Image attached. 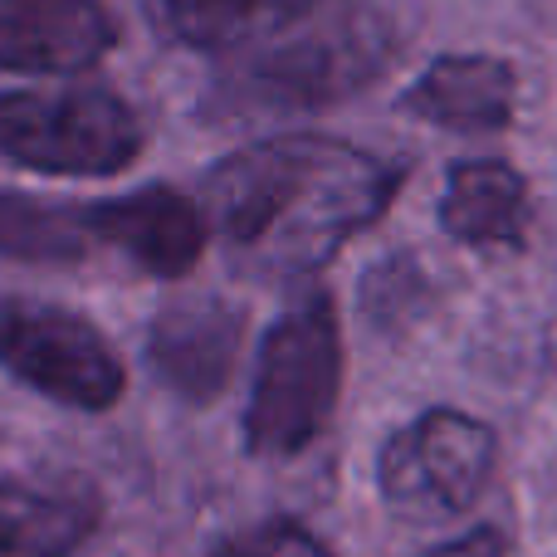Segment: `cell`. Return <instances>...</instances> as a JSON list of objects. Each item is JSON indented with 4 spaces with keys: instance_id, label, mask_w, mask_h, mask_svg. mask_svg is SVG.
I'll return each mask as SVG.
<instances>
[{
    "instance_id": "ba28073f",
    "label": "cell",
    "mask_w": 557,
    "mask_h": 557,
    "mask_svg": "<svg viewBox=\"0 0 557 557\" xmlns=\"http://www.w3.org/2000/svg\"><path fill=\"white\" fill-rule=\"evenodd\" d=\"M113 49V20L98 0H0V69L84 74Z\"/></svg>"
},
{
    "instance_id": "7c38bea8",
    "label": "cell",
    "mask_w": 557,
    "mask_h": 557,
    "mask_svg": "<svg viewBox=\"0 0 557 557\" xmlns=\"http://www.w3.org/2000/svg\"><path fill=\"white\" fill-rule=\"evenodd\" d=\"M318 0H162L172 29L196 49H240L298 25Z\"/></svg>"
},
{
    "instance_id": "3957f363",
    "label": "cell",
    "mask_w": 557,
    "mask_h": 557,
    "mask_svg": "<svg viewBox=\"0 0 557 557\" xmlns=\"http://www.w3.org/2000/svg\"><path fill=\"white\" fill-rule=\"evenodd\" d=\"M133 103L94 84L0 94V157L45 176H113L143 152Z\"/></svg>"
},
{
    "instance_id": "4fadbf2b",
    "label": "cell",
    "mask_w": 557,
    "mask_h": 557,
    "mask_svg": "<svg viewBox=\"0 0 557 557\" xmlns=\"http://www.w3.org/2000/svg\"><path fill=\"white\" fill-rule=\"evenodd\" d=\"M84 509L20 484H0V557H64L84 543Z\"/></svg>"
},
{
    "instance_id": "8992f818",
    "label": "cell",
    "mask_w": 557,
    "mask_h": 557,
    "mask_svg": "<svg viewBox=\"0 0 557 557\" xmlns=\"http://www.w3.org/2000/svg\"><path fill=\"white\" fill-rule=\"evenodd\" d=\"M386 54H392V35L382 20L347 10V15L318 20L308 35H288L274 49L255 54L245 69V88L260 103H333L372 84Z\"/></svg>"
},
{
    "instance_id": "2e32d148",
    "label": "cell",
    "mask_w": 557,
    "mask_h": 557,
    "mask_svg": "<svg viewBox=\"0 0 557 557\" xmlns=\"http://www.w3.org/2000/svg\"><path fill=\"white\" fill-rule=\"evenodd\" d=\"M425 557H509V553H504V539L494 529H470V533H460V539L431 548Z\"/></svg>"
},
{
    "instance_id": "6da1fadb",
    "label": "cell",
    "mask_w": 557,
    "mask_h": 557,
    "mask_svg": "<svg viewBox=\"0 0 557 557\" xmlns=\"http://www.w3.org/2000/svg\"><path fill=\"white\" fill-rule=\"evenodd\" d=\"M401 166L352 143L288 133L225 157L201 186V211L255 270H313L392 206Z\"/></svg>"
},
{
    "instance_id": "5bb4252c",
    "label": "cell",
    "mask_w": 557,
    "mask_h": 557,
    "mask_svg": "<svg viewBox=\"0 0 557 557\" xmlns=\"http://www.w3.org/2000/svg\"><path fill=\"white\" fill-rule=\"evenodd\" d=\"M94 250L88 211H54L0 191V255L15 260H78Z\"/></svg>"
},
{
    "instance_id": "277c9868",
    "label": "cell",
    "mask_w": 557,
    "mask_h": 557,
    "mask_svg": "<svg viewBox=\"0 0 557 557\" xmlns=\"http://www.w3.org/2000/svg\"><path fill=\"white\" fill-rule=\"evenodd\" d=\"M494 474V431L470 411L435 406L382 445L376 484L396 519L441 523L474 509Z\"/></svg>"
},
{
    "instance_id": "9c48e42d",
    "label": "cell",
    "mask_w": 557,
    "mask_h": 557,
    "mask_svg": "<svg viewBox=\"0 0 557 557\" xmlns=\"http://www.w3.org/2000/svg\"><path fill=\"white\" fill-rule=\"evenodd\" d=\"M401 103L411 117L445 133H504L519 108V78H513V64L494 54H441L406 88Z\"/></svg>"
},
{
    "instance_id": "8fae6325",
    "label": "cell",
    "mask_w": 557,
    "mask_h": 557,
    "mask_svg": "<svg viewBox=\"0 0 557 557\" xmlns=\"http://www.w3.org/2000/svg\"><path fill=\"white\" fill-rule=\"evenodd\" d=\"M240 327L215 304H186L166 313L152 333V357L182 396H215L231 376Z\"/></svg>"
},
{
    "instance_id": "30bf717a",
    "label": "cell",
    "mask_w": 557,
    "mask_h": 557,
    "mask_svg": "<svg viewBox=\"0 0 557 557\" xmlns=\"http://www.w3.org/2000/svg\"><path fill=\"white\" fill-rule=\"evenodd\" d=\"M441 225L450 240L470 245V250L513 255L523 250L533 225V196L513 166L474 157V162H455L445 176L441 196Z\"/></svg>"
},
{
    "instance_id": "9a60e30c",
    "label": "cell",
    "mask_w": 557,
    "mask_h": 557,
    "mask_svg": "<svg viewBox=\"0 0 557 557\" xmlns=\"http://www.w3.org/2000/svg\"><path fill=\"white\" fill-rule=\"evenodd\" d=\"M211 557H333V553L298 523H260V529L221 543Z\"/></svg>"
},
{
    "instance_id": "5b68a950",
    "label": "cell",
    "mask_w": 557,
    "mask_h": 557,
    "mask_svg": "<svg viewBox=\"0 0 557 557\" xmlns=\"http://www.w3.org/2000/svg\"><path fill=\"white\" fill-rule=\"evenodd\" d=\"M0 367L74 411H108L123 396V362L103 333L39 298H0Z\"/></svg>"
},
{
    "instance_id": "52a82bcc",
    "label": "cell",
    "mask_w": 557,
    "mask_h": 557,
    "mask_svg": "<svg viewBox=\"0 0 557 557\" xmlns=\"http://www.w3.org/2000/svg\"><path fill=\"white\" fill-rule=\"evenodd\" d=\"M88 231H94V245H108L157 278L186 274L211 240L201 201L172 191V186H147L123 201L88 206Z\"/></svg>"
},
{
    "instance_id": "7a4b0ae2",
    "label": "cell",
    "mask_w": 557,
    "mask_h": 557,
    "mask_svg": "<svg viewBox=\"0 0 557 557\" xmlns=\"http://www.w3.org/2000/svg\"><path fill=\"white\" fill-rule=\"evenodd\" d=\"M343 386V333L327 294H304L274 318L255 362L245 441L264 460H288L318 441Z\"/></svg>"
}]
</instances>
